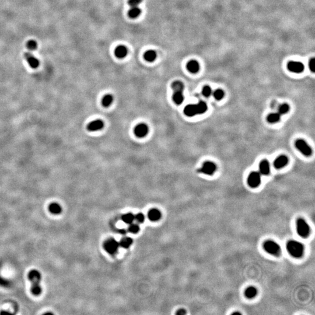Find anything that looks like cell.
<instances>
[{
    "instance_id": "cell-1",
    "label": "cell",
    "mask_w": 315,
    "mask_h": 315,
    "mask_svg": "<svg viewBox=\"0 0 315 315\" xmlns=\"http://www.w3.org/2000/svg\"><path fill=\"white\" fill-rule=\"evenodd\" d=\"M208 109L205 102L201 101L197 104L187 105L184 109V113L186 116L193 117L197 114H201L205 113Z\"/></svg>"
},
{
    "instance_id": "cell-2",
    "label": "cell",
    "mask_w": 315,
    "mask_h": 315,
    "mask_svg": "<svg viewBox=\"0 0 315 315\" xmlns=\"http://www.w3.org/2000/svg\"><path fill=\"white\" fill-rule=\"evenodd\" d=\"M28 278L32 283L31 291L32 294L35 295H40L42 292V288L40 286V272L36 270H33L29 272Z\"/></svg>"
},
{
    "instance_id": "cell-3",
    "label": "cell",
    "mask_w": 315,
    "mask_h": 315,
    "mask_svg": "<svg viewBox=\"0 0 315 315\" xmlns=\"http://www.w3.org/2000/svg\"><path fill=\"white\" fill-rule=\"evenodd\" d=\"M287 250L291 255L295 258H300L304 253L305 247L302 243L291 240L287 243Z\"/></svg>"
},
{
    "instance_id": "cell-4",
    "label": "cell",
    "mask_w": 315,
    "mask_h": 315,
    "mask_svg": "<svg viewBox=\"0 0 315 315\" xmlns=\"http://www.w3.org/2000/svg\"><path fill=\"white\" fill-rule=\"evenodd\" d=\"M264 250L268 253L278 256L281 253V247L277 242L269 240L264 242L263 245Z\"/></svg>"
},
{
    "instance_id": "cell-5",
    "label": "cell",
    "mask_w": 315,
    "mask_h": 315,
    "mask_svg": "<svg viewBox=\"0 0 315 315\" xmlns=\"http://www.w3.org/2000/svg\"><path fill=\"white\" fill-rule=\"evenodd\" d=\"M297 232L302 238H307L310 232V229L308 223L302 218L298 219L297 223Z\"/></svg>"
},
{
    "instance_id": "cell-6",
    "label": "cell",
    "mask_w": 315,
    "mask_h": 315,
    "mask_svg": "<svg viewBox=\"0 0 315 315\" xmlns=\"http://www.w3.org/2000/svg\"><path fill=\"white\" fill-rule=\"evenodd\" d=\"M295 147L297 148L303 155L306 156H311L313 151L312 148L308 144V143L302 139H298L295 142Z\"/></svg>"
},
{
    "instance_id": "cell-7",
    "label": "cell",
    "mask_w": 315,
    "mask_h": 315,
    "mask_svg": "<svg viewBox=\"0 0 315 315\" xmlns=\"http://www.w3.org/2000/svg\"><path fill=\"white\" fill-rule=\"evenodd\" d=\"M247 183L252 188H256L261 183V174L257 172H252L247 178Z\"/></svg>"
},
{
    "instance_id": "cell-8",
    "label": "cell",
    "mask_w": 315,
    "mask_h": 315,
    "mask_svg": "<svg viewBox=\"0 0 315 315\" xmlns=\"http://www.w3.org/2000/svg\"><path fill=\"white\" fill-rule=\"evenodd\" d=\"M216 165L214 162L207 161L204 162L203 166L198 171L200 173L211 176L216 172Z\"/></svg>"
},
{
    "instance_id": "cell-9",
    "label": "cell",
    "mask_w": 315,
    "mask_h": 315,
    "mask_svg": "<svg viewBox=\"0 0 315 315\" xmlns=\"http://www.w3.org/2000/svg\"><path fill=\"white\" fill-rule=\"evenodd\" d=\"M120 246L119 243L114 239H109L106 241L104 243L105 250L108 253H116Z\"/></svg>"
},
{
    "instance_id": "cell-10",
    "label": "cell",
    "mask_w": 315,
    "mask_h": 315,
    "mask_svg": "<svg viewBox=\"0 0 315 315\" xmlns=\"http://www.w3.org/2000/svg\"><path fill=\"white\" fill-rule=\"evenodd\" d=\"M287 68L292 73L300 74L304 71L305 67L301 62L292 61L288 63Z\"/></svg>"
},
{
    "instance_id": "cell-11",
    "label": "cell",
    "mask_w": 315,
    "mask_h": 315,
    "mask_svg": "<svg viewBox=\"0 0 315 315\" xmlns=\"http://www.w3.org/2000/svg\"><path fill=\"white\" fill-rule=\"evenodd\" d=\"M149 127L145 123H140L134 129V134L138 138H143L148 135Z\"/></svg>"
},
{
    "instance_id": "cell-12",
    "label": "cell",
    "mask_w": 315,
    "mask_h": 315,
    "mask_svg": "<svg viewBox=\"0 0 315 315\" xmlns=\"http://www.w3.org/2000/svg\"><path fill=\"white\" fill-rule=\"evenodd\" d=\"M24 56H25L26 60L28 62V64L31 67L35 69V68H37L39 66V65H40L39 60L31 53L26 52V53H25Z\"/></svg>"
},
{
    "instance_id": "cell-13",
    "label": "cell",
    "mask_w": 315,
    "mask_h": 315,
    "mask_svg": "<svg viewBox=\"0 0 315 315\" xmlns=\"http://www.w3.org/2000/svg\"><path fill=\"white\" fill-rule=\"evenodd\" d=\"M104 126V122L102 120H96L89 123L87 126V129L89 131H97L102 130Z\"/></svg>"
},
{
    "instance_id": "cell-14",
    "label": "cell",
    "mask_w": 315,
    "mask_h": 315,
    "mask_svg": "<svg viewBox=\"0 0 315 315\" xmlns=\"http://www.w3.org/2000/svg\"><path fill=\"white\" fill-rule=\"evenodd\" d=\"M288 163V158L284 155H282L277 157L274 162V166L276 169H281L285 167Z\"/></svg>"
},
{
    "instance_id": "cell-15",
    "label": "cell",
    "mask_w": 315,
    "mask_h": 315,
    "mask_svg": "<svg viewBox=\"0 0 315 315\" xmlns=\"http://www.w3.org/2000/svg\"><path fill=\"white\" fill-rule=\"evenodd\" d=\"M260 173L261 174L267 176L270 173V165L268 161L264 159L261 161L259 165Z\"/></svg>"
},
{
    "instance_id": "cell-16",
    "label": "cell",
    "mask_w": 315,
    "mask_h": 315,
    "mask_svg": "<svg viewBox=\"0 0 315 315\" xmlns=\"http://www.w3.org/2000/svg\"><path fill=\"white\" fill-rule=\"evenodd\" d=\"M187 69L191 73L196 74L200 70V64L196 60H191L187 63Z\"/></svg>"
},
{
    "instance_id": "cell-17",
    "label": "cell",
    "mask_w": 315,
    "mask_h": 315,
    "mask_svg": "<svg viewBox=\"0 0 315 315\" xmlns=\"http://www.w3.org/2000/svg\"><path fill=\"white\" fill-rule=\"evenodd\" d=\"M127 53L128 50L126 48V47L123 45L118 46L114 51L115 55L119 58H123L127 55Z\"/></svg>"
},
{
    "instance_id": "cell-18",
    "label": "cell",
    "mask_w": 315,
    "mask_h": 315,
    "mask_svg": "<svg viewBox=\"0 0 315 315\" xmlns=\"http://www.w3.org/2000/svg\"><path fill=\"white\" fill-rule=\"evenodd\" d=\"M173 100L176 105H181L184 100V96L183 94V91H174L173 95Z\"/></svg>"
},
{
    "instance_id": "cell-19",
    "label": "cell",
    "mask_w": 315,
    "mask_h": 315,
    "mask_svg": "<svg viewBox=\"0 0 315 315\" xmlns=\"http://www.w3.org/2000/svg\"><path fill=\"white\" fill-rule=\"evenodd\" d=\"M148 216L151 221H156L161 218V214L159 210L152 209L149 211Z\"/></svg>"
},
{
    "instance_id": "cell-20",
    "label": "cell",
    "mask_w": 315,
    "mask_h": 315,
    "mask_svg": "<svg viewBox=\"0 0 315 315\" xmlns=\"http://www.w3.org/2000/svg\"><path fill=\"white\" fill-rule=\"evenodd\" d=\"M281 114L278 113H270L267 118V120L270 123H276L280 120Z\"/></svg>"
},
{
    "instance_id": "cell-21",
    "label": "cell",
    "mask_w": 315,
    "mask_h": 315,
    "mask_svg": "<svg viewBox=\"0 0 315 315\" xmlns=\"http://www.w3.org/2000/svg\"><path fill=\"white\" fill-rule=\"evenodd\" d=\"M49 209L51 213L54 214H58L62 212V208L60 205L57 203H52L50 204Z\"/></svg>"
},
{
    "instance_id": "cell-22",
    "label": "cell",
    "mask_w": 315,
    "mask_h": 315,
    "mask_svg": "<svg viewBox=\"0 0 315 315\" xmlns=\"http://www.w3.org/2000/svg\"><path fill=\"white\" fill-rule=\"evenodd\" d=\"M245 294L247 298L252 299L256 296L257 294V290L254 287H249L245 290Z\"/></svg>"
},
{
    "instance_id": "cell-23",
    "label": "cell",
    "mask_w": 315,
    "mask_h": 315,
    "mask_svg": "<svg viewBox=\"0 0 315 315\" xmlns=\"http://www.w3.org/2000/svg\"><path fill=\"white\" fill-rule=\"evenodd\" d=\"M141 11L138 6L131 7L128 13V15L130 18L135 19L139 17L141 14Z\"/></svg>"
},
{
    "instance_id": "cell-24",
    "label": "cell",
    "mask_w": 315,
    "mask_h": 315,
    "mask_svg": "<svg viewBox=\"0 0 315 315\" xmlns=\"http://www.w3.org/2000/svg\"><path fill=\"white\" fill-rule=\"evenodd\" d=\"M157 54L154 50H150L145 52L144 54V58L148 62H154L156 58Z\"/></svg>"
},
{
    "instance_id": "cell-25",
    "label": "cell",
    "mask_w": 315,
    "mask_h": 315,
    "mask_svg": "<svg viewBox=\"0 0 315 315\" xmlns=\"http://www.w3.org/2000/svg\"><path fill=\"white\" fill-rule=\"evenodd\" d=\"M113 101V97L111 94H107L104 96L102 99V105L105 107H107L111 105Z\"/></svg>"
},
{
    "instance_id": "cell-26",
    "label": "cell",
    "mask_w": 315,
    "mask_h": 315,
    "mask_svg": "<svg viewBox=\"0 0 315 315\" xmlns=\"http://www.w3.org/2000/svg\"><path fill=\"white\" fill-rule=\"evenodd\" d=\"M172 87L173 89V91H183L185 88V85L183 83L180 81H176L173 82L172 84Z\"/></svg>"
},
{
    "instance_id": "cell-27",
    "label": "cell",
    "mask_w": 315,
    "mask_h": 315,
    "mask_svg": "<svg viewBox=\"0 0 315 315\" xmlns=\"http://www.w3.org/2000/svg\"><path fill=\"white\" fill-rule=\"evenodd\" d=\"M133 243V240L130 238H124L122 239L120 242L119 243V245L120 246L124 248H128L130 247V246Z\"/></svg>"
},
{
    "instance_id": "cell-28",
    "label": "cell",
    "mask_w": 315,
    "mask_h": 315,
    "mask_svg": "<svg viewBox=\"0 0 315 315\" xmlns=\"http://www.w3.org/2000/svg\"><path fill=\"white\" fill-rule=\"evenodd\" d=\"M122 219L123 222L127 223V224H131L133 223V221L135 219V216H134L132 214L128 213L126 214H124L122 216Z\"/></svg>"
},
{
    "instance_id": "cell-29",
    "label": "cell",
    "mask_w": 315,
    "mask_h": 315,
    "mask_svg": "<svg viewBox=\"0 0 315 315\" xmlns=\"http://www.w3.org/2000/svg\"><path fill=\"white\" fill-rule=\"evenodd\" d=\"M290 106L287 103H283L279 106L278 113H279L281 115L285 114L290 111Z\"/></svg>"
},
{
    "instance_id": "cell-30",
    "label": "cell",
    "mask_w": 315,
    "mask_h": 315,
    "mask_svg": "<svg viewBox=\"0 0 315 315\" xmlns=\"http://www.w3.org/2000/svg\"><path fill=\"white\" fill-rule=\"evenodd\" d=\"M224 95H225V93H224L223 91L221 89H216L213 93V96H214V98L217 100H220L223 99L224 96Z\"/></svg>"
},
{
    "instance_id": "cell-31",
    "label": "cell",
    "mask_w": 315,
    "mask_h": 315,
    "mask_svg": "<svg viewBox=\"0 0 315 315\" xmlns=\"http://www.w3.org/2000/svg\"><path fill=\"white\" fill-rule=\"evenodd\" d=\"M27 47L28 49L31 50V51H34V50H36L37 49V43L36 42V41L34 40H30L27 43Z\"/></svg>"
},
{
    "instance_id": "cell-32",
    "label": "cell",
    "mask_w": 315,
    "mask_h": 315,
    "mask_svg": "<svg viewBox=\"0 0 315 315\" xmlns=\"http://www.w3.org/2000/svg\"><path fill=\"white\" fill-rule=\"evenodd\" d=\"M211 93H212V90H211V88H210V86L205 85L203 87V88L202 89V94L206 98L210 97Z\"/></svg>"
},
{
    "instance_id": "cell-33",
    "label": "cell",
    "mask_w": 315,
    "mask_h": 315,
    "mask_svg": "<svg viewBox=\"0 0 315 315\" xmlns=\"http://www.w3.org/2000/svg\"><path fill=\"white\" fill-rule=\"evenodd\" d=\"M139 230H140L139 226L136 223H131L130 227L129 228V232L132 234H136V233L138 232Z\"/></svg>"
},
{
    "instance_id": "cell-34",
    "label": "cell",
    "mask_w": 315,
    "mask_h": 315,
    "mask_svg": "<svg viewBox=\"0 0 315 315\" xmlns=\"http://www.w3.org/2000/svg\"><path fill=\"white\" fill-rule=\"evenodd\" d=\"M309 69L311 71L312 73H315V58L314 57L312 58L309 60Z\"/></svg>"
},
{
    "instance_id": "cell-35",
    "label": "cell",
    "mask_w": 315,
    "mask_h": 315,
    "mask_svg": "<svg viewBox=\"0 0 315 315\" xmlns=\"http://www.w3.org/2000/svg\"><path fill=\"white\" fill-rule=\"evenodd\" d=\"M135 219L137 223H143L145 219V216H144V214H142L141 213H139L135 216Z\"/></svg>"
},
{
    "instance_id": "cell-36",
    "label": "cell",
    "mask_w": 315,
    "mask_h": 315,
    "mask_svg": "<svg viewBox=\"0 0 315 315\" xmlns=\"http://www.w3.org/2000/svg\"><path fill=\"white\" fill-rule=\"evenodd\" d=\"M142 0H129L128 3L130 6L131 7L138 6L141 3Z\"/></svg>"
},
{
    "instance_id": "cell-37",
    "label": "cell",
    "mask_w": 315,
    "mask_h": 315,
    "mask_svg": "<svg viewBox=\"0 0 315 315\" xmlns=\"http://www.w3.org/2000/svg\"><path fill=\"white\" fill-rule=\"evenodd\" d=\"M176 315H186V310L183 309H179L177 311V312L176 313Z\"/></svg>"
}]
</instances>
